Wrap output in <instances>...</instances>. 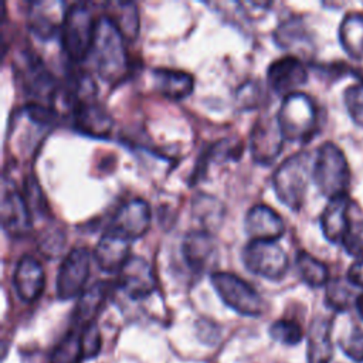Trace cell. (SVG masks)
<instances>
[{
    "label": "cell",
    "mask_w": 363,
    "mask_h": 363,
    "mask_svg": "<svg viewBox=\"0 0 363 363\" xmlns=\"http://www.w3.org/2000/svg\"><path fill=\"white\" fill-rule=\"evenodd\" d=\"M91 54L99 77L111 84L122 81L129 71L125 38L104 14L96 18Z\"/></svg>",
    "instance_id": "1"
},
{
    "label": "cell",
    "mask_w": 363,
    "mask_h": 363,
    "mask_svg": "<svg viewBox=\"0 0 363 363\" xmlns=\"http://www.w3.org/2000/svg\"><path fill=\"white\" fill-rule=\"evenodd\" d=\"M95 24L96 20H94L88 4L72 3L67 9L60 30V38L62 50L69 61L81 62L91 54Z\"/></svg>",
    "instance_id": "2"
},
{
    "label": "cell",
    "mask_w": 363,
    "mask_h": 363,
    "mask_svg": "<svg viewBox=\"0 0 363 363\" xmlns=\"http://www.w3.org/2000/svg\"><path fill=\"white\" fill-rule=\"evenodd\" d=\"M312 179L319 191L329 199L346 194L350 170L339 146L332 142H325L319 146L312 163Z\"/></svg>",
    "instance_id": "3"
},
{
    "label": "cell",
    "mask_w": 363,
    "mask_h": 363,
    "mask_svg": "<svg viewBox=\"0 0 363 363\" xmlns=\"http://www.w3.org/2000/svg\"><path fill=\"white\" fill-rule=\"evenodd\" d=\"M277 119L286 140L306 142L316 130L318 109L309 95L298 91L284 96Z\"/></svg>",
    "instance_id": "4"
},
{
    "label": "cell",
    "mask_w": 363,
    "mask_h": 363,
    "mask_svg": "<svg viewBox=\"0 0 363 363\" xmlns=\"http://www.w3.org/2000/svg\"><path fill=\"white\" fill-rule=\"evenodd\" d=\"M312 176L309 155L295 153L285 159L272 176L277 197L291 210H299L305 200L308 180Z\"/></svg>",
    "instance_id": "5"
},
{
    "label": "cell",
    "mask_w": 363,
    "mask_h": 363,
    "mask_svg": "<svg viewBox=\"0 0 363 363\" xmlns=\"http://www.w3.org/2000/svg\"><path fill=\"white\" fill-rule=\"evenodd\" d=\"M210 281L221 301L237 313L244 316H259L264 313V299L242 278L233 272L217 271L210 275Z\"/></svg>",
    "instance_id": "6"
},
{
    "label": "cell",
    "mask_w": 363,
    "mask_h": 363,
    "mask_svg": "<svg viewBox=\"0 0 363 363\" xmlns=\"http://www.w3.org/2000/svg\"><path fill=\"white\" fill-rule=\"evenodd\" d=\"M245 268L265 279L278 281L288 271L286 252L277 241L250 240L241 254Z\"/></svg>",
    "instance_id": "7"
},
{
    "label": "cell",
    "mask_w": 363,
    "mask_h": 363,
    "mask_svg": "<svg viewBox=\"0 0 363 363\" xmlns=\"http://www.w3.org/2000/svg\"><path fill=\"white\" fill-rule=\"evenodd\" d=\"M89 267L91 254L85 247H75L64 257L55 278V292L61 301L75 298L84 292Z\"/></svg>",
    "instance_id": "8"
},
{
    "label": "cell",
    "mask_w": 363,
    "mask_h": 363,
    "mask_svg": "<svg viewBox=\"0 0 363 363\" xmlns=\"http://www.w3.org/2000/svg\"><path fill=\"white\" fill-rule=\"evenodd\" d=\"M284 135L277 115L259 116L250 132V152L254 162L268 166L281 153Z\"/></svg>",
    "instance_id": "9"
},
{
    "label": "cell",
    "mask_w": 363,
    "mask_h": 363,
    "mask_svg": "<svg viewBox=\"0 0 363 363\" xmlns=\"http://www.w3.org/2000/svg\"><path fill=\"white\" fill-rule=\"evenodd\" d=\"M150 217V207L143 199H129L115 210L108 230L132 241L147 233Z\"/></svg>",
    "instance_id": "10"
},
{
    "label": "cell",
    "mask_w": 363,
    "mask_h": 363,
    "mask_svg": "<svg viewBox=\"0 0 363 363\" xmlns=\"http://www.w3.org/2000/svg\"><path fill=\"white\" fill-rule=\"evenodd\" d=\"M20 74L23 88L28 95H31L35 99L34 102L51 105L50 101L55 95L57 82L37 55L31 52L23 54Z\"/></svg>",
    "instance_id": "11"
},
{
    "label": "cell",
    "mask_w": 363,
    "mask_h": 363,
    "mask_svg": "<svg viewBox=\"0 0 363 363\" xmlns=\"http://www.w3.org/2000/svg\"><path fill=\"white\" fill-rule=\"evenodd\" d=\"M118 285L130 299H143L156 289L152 265L140 255H130L118 272Z\"/></svg>",
    "instance_id": "12"
},
{
    "label": "cell",
    "mask_w": 363,
    "mask_h": 363,
    "mask_svg": "<svg viewBox=\"0 0 363 363\" xmlns=\"http://www.w3.org/2000/svg\"><path fill=\"white\" fill-rule=\"evenodd\" d=\"M308 79V71L299 57L285 55L272 61L267 69L268 86L278 95L298 92Z\"/></svg>",
    "instance_id": "13"
},
{
    "label": "cell",
    "mask_w": 363,
    "mask_h": 363,
    "mask_svg": "<svg viewBox=\"0 0 363 363\" xmlns=\"http://www.w3.org/2000/svg\"><path fill=\"white\" fill-rule=\"evenodd\" d=\"M1 227L10 237H21L31 228V210L16 187L4 189L0 208Z\"/></svg>",
    "instance_id": "14"
},
{
    "label": "cell",
    "mask_w": 363,
    "mask_h": 363,
    "mask_svg": "<svg viewBox=\"0 0 363 363\" xmlns=\"http://www.w3.org/2000/svg\"><path fill=\"white\" fill-rule=\"evenodd\" d=\"M182 254L194 272H203L217 259V244L208 230H191L182 242Z\"/></svg>",
    "instance_id": "15"
},
{
    "label": "cell",
    "mask_w": 363,
    "mask_h": 363,
    "mask_svg": "<svg viewBox=\"0 0 363 363\" xmlns=\"http://www.w3.org/2000/svg\"><path fill=\"white\" fill-rule=\"evenodd\" d=\"M244 230L250 240L277 241L285 233V224L274 208L267 204H255L245 214Z\"/></svg>",
    "instance_id": "16"
},
{
    "label": "cell",
    "mask_w": 363,
    "mask_h": 363,
    "mask_svg": "<svg viewBox=\"0 0 363 363\" xmlns=\"http://www.w3.org/2000/svg\"><path fill=\"white\" fill-rule=\"evenodd\" d=\"M67 9L62 1L37 0L30 3L27 13L30 30L41 40L51 38L61 30Z\"/></svg>",
    "instance_id": "17"
},
{
    "label": "cell",
    "mask_w": 363,
    "mask_h": 363,
    "mask_svg": "<svg viewBox=\"0 0 363 363\" xmlns=\"http://www.w3.org/2000/svg\"><path fill=\"white\" fill-rule=\"evenodd\" d=\"M13 285L21 301H37L45 285L43 265L33 255H23L14 268Z\"/></svg>",
    "instance_id": "18"
},
{
    "label": "cell",
    "mask_w": 363,
    "mask_h": 363,
    "mask_svg": "<svg viewBox=\"0 0 363 363\" xmlns=\"http://www.w3.org/2000/svg\"><path fill=\"white\" fill-rule=\"evenodd\" d=\"M72 119L77 130L92 138H105L113 126L112 116L96 99L77 104L72 108Z\"/></svg>",
    "instance_id": "19"
},
{
    "label": "cell",
    "mask_w": 363,
    "mask_h": 363,
    "mask_svg": "<svg viewBox=\"0 0 363 363\" xmlns=\"http://www.w3.org/2000/svg\"><path fill=\"white\" fill-rule=\"evenodd\" d=\"M130 241L119 234L105 230L94 250V259L99 269L108 274L119 272L122 265L130 257Z\"/></svg>",
    "instance_id": "20"
},
{
    "label": "cell",
    "mask_w": 363,
    "mask_h": 363,
    "mask_svg": "<svg viewBox=\"0 0 363 363\" xmlns=\"http://www.w3.org/2000/svg\"><path fill=\"white\" fill-rule=\"evenodd\" d=\"M352 201L347 194L329 199L320 214V228L330 242H342L350 220Z\"/></svg>",
    "instance_id": "21"
},
{
    "label": "cell",
    "mask_w": 363,
    "mask_h": 363,
    "mask_svg": "<svg viewBox=\"0 0 363 363\" xmlns=\"http://www.w3.org/2000/svg\"><path fill=\"white\" fill-rule=\"evenodd\" d=\"M155 88L169 99H183L194 88L193 77L176 68H155L152 71Z\"/></svg>",
    "instance_id": "22"
},
{
    "label": "cell",
    "mask_w": 363,
    "mask_h": 363,
    "mask_svg": "<svg viewBox=\"0 0 363 363\" xmlns=\"http://www.w3.org/2000/svg\"><path fill=\"white\" fill-rule=\"evenodd\" d=\"M330 329V322L323 318H318L311 323L306 347L309 363H330L333 356Z\"/></svg>",
    "instance_id": "23"
},
{
    "label": "cell",
    "mask_w": 363,
    "mask_h": 363,
    "mask_svg": "<svg viewBox=\"0 0 363 363\" xmlns=\"http://www.w3.org/2000/svg\"><path fill=\"white\" fill-rule=\"evenodd\" d=\"M105 16L113 23L125 40H135L139 33V11L132 1H111L105 4Z\"/></svg>",
    "instance_id": "24"
},
{
    "label": "cell",
    "mask_w": 363,
    "mask_h": 363,
    "mask_svg": "<svg viewBox=\"0 0 363 363\" xmlns=\"http://www.w3.org/2000/svg\"><path fill=\"white\" fill-rule=\"evenodd\" d=\"M342 48L353 60H363V13H347L339 26Z\"/></svg>",
    "instance_id": "25"
},
{
    "label": "cell",
    "mask_w": 363,
    "mask_h": 363,
    "mask_svg": "<svg viewBox=\"0 0 363 363\" xmlns=\"http://www.w3.org/2000/svg\"><path fill=\"white\" fill-rule=\"evenodd\" d=\"M108 282H95L92 286L84 289L79 295L74 311V319L81 326L94 322L95 315L104 305V301L108 295Z\"/></svg>",
    "instance_id": "26"
},
{
    "label": "cell",
    "mask_w": 363,
    "mask_h": 363,
    "mask_svg": "<svg viewBox=\"0 0 363 363\" xmlns=\"http://www.w3.org/2000/svg\"><path fill=\"white\" fill-rule=\"evenodd\" d=\"M295 264H296V268H298V272H299L301 278L309 286L319 288V286H323L329 282V269H328V267L322 261H319L318 258L311 255L309 252L299 251L296 254Z\"/></svg>",
    "instance_id": "27"
},
{
    "label": "cell",
    "mask_w": 363,
    "mask_h": 363,
    "mask_svg": "<svg viewBox=\"0 0 363 363\" xmlns=\"http://www.w3.org/2000/svg\"><path fill=\"white\" fill-rule=\"evenodd\" d=\"M82 359L85 357L81 345V333L72 330L55 346L48 363H81Z\"/></svg>",
    "instance_id": "28"
},
{
    "label": "cell",
    "mask_w": 363,
    "mask_h": 363,
    "mask_svg": "<svg viewBox=\"0 0 363 363\" xmlns=\"http://www.w3.org/2000/svg\"><path fill=\"white\" fill-rule=\"evenodd\" d=\"M274 40L281 48L295 50L296 47H301L299 44L308 43V35L301 21L286 20V21H282L275 30Z\"/></svg>",
    "instance_id": "29"
},
{
    "label": "cell",
    "mask_w": 363,
    "mask_h": 363,
    "mask_svg": "<svg viewBox=\"0 0 363 363\" xmlns=\"http://www.w3.org/2000/svg\"><path fill=\"white\" fill-rule=\"evenodd\" d=\"M269 336L282 345L295 346L302 340L303 335L301 326L296 322L279 319L269 326Z\"/></svg>",
    "instance_id": "30"
},
{
    "label": "cell",
    "mask_w": 363,
    "mask_h": 363,
    "mask_svg": "<svg viewBox=\"0 0 363 363\" xmlns=\"http://www.w3.org/2000/svg\"><path fill=\"white\" fill-rule=\"evenodd\" d=\"M349 281L332 279L326 284V303L335 311H346L352 302V291Z\"/></svg>",
    "instance_id": "31"
},
{
    "label": "cell",
    "mask_w": 363,
    "mask_h": 363,
    "mask_svg": "<svg viewBox=\"0 0 363 363\" xmlns=\"http://www.w3.org/2000/svg\"><path fill=\"white\" fill-rule=\"evenodd\" d=\"M345 250L352 257L363 255V216H352L342 241Z\"/></svg>",
    "instance_id": "32"
},
{
    "label": "cell",
    "mask_w": 363,
    "mask_h": 363,
    "mask_svg": "<svg viewBox=\"0 0 363 363\" xmlns=\"http://www.w3.org/2000/svg\"><path fill=\"white\" fill-rule=\"evenodd\" d=\"M343 101L352 121L363 126V82L349 85L343 92Z\"/></svg>",
    "instance_id": "33"
},
{
    "label": "cell",
    "mask_w": 363,
    "mask_h": 363,
    "mask_svg": "<svg viewBox=\"0 0 363 363\" xmlns=\"http://www.w3.org/2000/svg\"><path fill=\"white\" fill-rule=\"evenodd\" d=\"M235 96H237V104L242 109H254L262 104L265 92L259 82L247 81L237 89Z\"/></svg>",
    "instance_id": "34"
},
{
    "label": "cell",
    "mask_w": 363,
    "mask_h": 363,
    "mask_svg": "<svg viewBox=\"0 0 363 363\" xmlns=\"http://www.w3.org/2000/svg\"><path fill=\"white\" fill-rule=\"evenodd\" d=\"M81 345L85 359H94L99 354L102 346L101 330L95 322L86 323L81 328Z\"/></svg>",
    "instance_id": "35"
},
{
    "label": "cell",
    "mask_w": 363,
    "mask_h": 363,
    "mask_svg": "<svg viewBox=\"0 0 363 363\" xmlns=\"http://www.w3.org/2000/svg\"><path fill=\"white\" fill-rule=\"evenodd\" d=\"M242 152V143L237 139H223L217 142L207 153L206 159L211 160H228V159H237L240 157Z\"/></svg>",
    "instance_id": "36"
},
{
    "label": "cell",
    "mask_w": 363,
    "mask_h": 363,
    "mask_svg": "<svg viewBox=\"0 0 363 363\" xmlns=\"http://www.w3.org/2000/svg\"><path fill=\"white\" fill-rule=\"evenodd\" d=\"M339 343H340L343 353L349 359H352L353 362H357V363L363 362V329L354 328Z\"/></svg>",
    "instance_id": "37"
},
{
    "label": "cell",
    "mask_w": 363,
    "mask_h": 363,
    "mask_svg": "<svg viewBox=\"0 0 363 363\" xmlns=\"http://www.w3.org/2000/svg\"><path fill=\"white\" fill-rule=\"evenodd\" d=\"M40 251L52 258L55 255L60 254V251L62 250L64 244H65V238H64V233L60 228H54V230H44L41 237H40Z\"/></svg>",
    "instance_id": "38"
},
{
    "label": "cell",
    "mask_w": 363,
    "mask_h": 363,
    "mask_svg": "<svg viewBox=\"0 0 363 363\" xmlns=\"http://www.w3.org/2000/svg\"><path fill=\"white\" fill-rule=\"evenodd\" d=\"M347 281L359 288H363V258L356 259L347 271Z\"/></svg>",
    "instance_id": "39"
},
{
    "label": "cell",
    "mask_w": 363,
    "mask_h": 363,
    "mask_svg": "<svg viewBox=\"0 0 363 363\" xmlns=\"http://www.w3.org/2000/svg\"><path fill=\"white\" fill-rule=\"evenodd\" d=\"M356 309H357V313L360 315V318L363 319V294L356 298Z\"/></svg>",
    "instance_id": "40"
},
{
    "label": "cell",
    "mask_w": 363,
    "mask_h": 363,
    "mask_svg": "<svg viewBox=\"0 0 363 363\" xmlns=\"http://www.w3.org/2000/svg\"><path fill=\"white\" fill-rule=\"evenodd\" d=\"M360 79H362V82H363V71L360 72Z\"/></svg>",
    "instance_id": "41"
}]
</instances>
